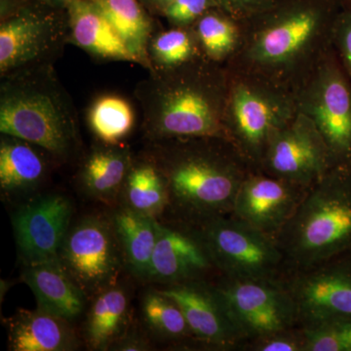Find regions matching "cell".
<instances>
[{
  "label": "cell",
  "instance_id": "obj_5",
  "mask_svg": "<svg viewBox=\"0 0 351 351\" xmlns=\"http://www.w3.org/2000/svg\"><path fill=\"white\" fill-rule=\"evenodd\" d=\"M276 241L290 270L351 251V168H332L311 186Z\"/></svg>",
  "mask_w": 351,
  "mask_h": 351
},
{
  "label": "cell",
  "instance_id": "obj_29",
  "mask_svg": "<svg viewBox=\"0 0 351 351\" xmlns=\"http://www.w3.org/2000/svg\"><path fill=\"white\" fill-rule=\"evenodd\" d=\"M201 56L191 27H158L147 44L151 71L177 68Z\"/></svg>",
  "mask_w": 351,
  "mask_h": 351
},
{
  "label": "cell",
  "instance_id": "obj_35",
  "mask_svg": "<svg viewBox=\"0 0 351 351\" xmlns=\"http://www.w3.org/2000/svg\"><path fill=\"white\" fill-rule=\"evenodd\" d=\"M218 8L234 19H248L274 4L276 0H214Z\"/></svg>",
  "mask_w": 351,
  "mask_h": 351
},
{
  "label": "cell",
  "instance_id": "obj_34",
  "mask_svg": "<svg viewBox=\"0 0 351 351\" xmlns=\"http://www.w3.org/2000/svg\"><path fill=\"white\" fill-rule=\"evenodd\" d=\"M332 46L351 80V11L339 9L332 29Z\"/></svg>",
  "mask_w": 351,
  "mask_h": 351
},
{
  "label": "cell",
  "instance_id": "obj_25",
  "mask_svg": "<svg viewBox=\"0 0 351 351\" xmlns=\"http://www.w3.org/2000/svg\"><path fill=\"white\" fill-rule=\"evenodd\" d=\"M129 207L156 218L168 208L167 186L160 170L149 154L133 159L124 182Z\"/></svg>",
  "mask_w": 351,
  "mask_h": 351
},
{
  "label": "cell",
  "instance_id": "obj_22",
  "mask_svg": "<svg viewBox=\"0 0 351 351\" xmlns=\"http://www.w3.org/2000/svg\"><path fill=\"white\" fill-rule=\"evenodd\" d=\"M100 8L127 47L135 55L138 64L151 71L147 44L158 29L154 16L140 0H91Z\"/></svg>",
  "mask_w": 351,
  "mask_h": 351
},
{
  "label": "cell",
  "instance_id": "obj_13",
  "mask_svg": "<svg viewBox=\"0 0 351 351\" xmlns=\"http://www.w3.org/2000/svg\"><path fill=\"white\" fill-rule=\"evenodd\" d=\"M119 240L108 221L83 219L64 239L59 260L84 294L100 292L113 283L120 269Z\"/></svg>",
  "mask_w": 351,
  "mask_h": 351
},
{
  "label": "cell",
  "instance_id": "obj_15",
  "mask_svg": "<svg viewBox=\"0 0 351 351\" xmlns=\"http://www.w3.org/2000/svg\"><path fill=\"white\" fill-rule=\"evenodd\" d=\"M149 277L175 285L191 281H216L221 277L197 228L158 223Z\"/></svg>",
  "mask_w": 351,
  "mask_h": 351
},
{
  "label": "cell",
  "instance_id": "obj_18",
  "mask_svg": "<svg viewBox=\"0 0 351 351\" xmlns=\"http://www.w3.org/2000/svg\"><path fill=\"white\" fill-rule=\"evenodd\" d=\"M69 43L98 62H128L138 64L114 27L91 0H69Z\"/></svg>",
  "mask_w": 351,
  "mask_h": 351
},
{
  "label": "cell",
  "instance_id": "obj_33",
  "mask_svg": "<svg viewBox=\"0 0 351 351\" xmlns=\"http://www.w3.org/2000/svg\"><path fill=\"white\" fill-rule=\"evenodd\" d=\"M218 7L214 0H176L164 11L170 27H191L207 11Z\"/></svg>",
  "mask_w": 351,
  "mask_h": 351
},
{
  "label": "cell",
  "instance_id": "obj_39",
  "mask_svg": "<svg viewBox=\"0 0 351 351\" xmlns=\"http://www.w3.org/2000/svg\"><path fill=\"white\" fill-rule=\"evenodd\" d=\"M338 2L341 8L351 11V0H338Z\"/></svg>",
  "mask_w": 351,
  "mask_h": 351
},
{
  "label": "cell",
  "instance_id": "obj_31",
  "mask_svg": "<svg viewBox=\"0 0 351 351\" xmlns=\"http://www.w3.org/2000/svg\"><path fill=\"white\" fill-rule=\"evenodd\" d=\"M301 328L304 351H351V317L328 318Z\"/></svg>",
  "mask_w": 351,
  "mask_h": 351
},
{
  "label": "cell",
  "instance_id": "obj_20",
  "mask_svg": "<svg viewBox=\"0 0 351 351\" xmlns=\"http://www.w3.org/2000/svg\"><path fill=\"white\" fill-rule=\"evenodd\" d=\"M66 321L43 309H20L8 321L9 346L14 351L73 350L75 335Z\"/></svg>",
  "mask_w": 351,
  "mask_h": 351
},
{
  "label": "cell",
  "instance_id": "obj_2",
  "mask_svg": "<svg viewBox=\"0 0 351 351\" xmlns=\"http://www.w3.org/2000/svg\"><path fill=\"white\" fill-rule=\"evenodd\" d=\"M151 143L147 154L167 186L175 223L193 228L232 214L246 178L257 172L225 137L170 138Z\"/></svg>",
  "mask_w": 351,
  "mask_h": 351
},
{
  "label": "cell",
  "instance_id": "obj_1",
  "mask_svg": "<svg viewBox=\"0 0 351 351\" xmlns=\"http://www.w3.org/2000/svg\"><path fill=\"white\" fill-rule=\"evenodd\" d=\"M338 0H276L240 21L239 47L228 71L294 91L332 48Z\"/></svg>",
  "mask_w": 351,
  "mask_h": 351
},
{
  "label": "cell",
  "instance_id": "obj_12",
  "mask_svg": "<svg viewBox=\"0 0 351 351\" xmlns=\"http://www.w3.org/2000/svg\"><path fill=\"white\" fill-rule=\"evenodd\" d=\"M281 281L294 300L300 327L351 317V251L313 267L289 270Z\"/></svg>",
  "mask_w": 351,
  "mask_h": 351
},
{
  "label": "cell",
  "instance_id": "obj_8",
  "mask_svg": "<svg viewBox=\"0 0 351 351\" xmlns=\"http://www.w3.org/2000/svg\"><path fill=\"white\" fill-rule=\"evenodd\" d=\"M293 96L324 138L334 168H351V80L332 46Z\"/></svg>",
  "mask_w": 351,
  "mask_h": 351
},
{
  "label": "cell",
  "instance_id": "obj_17",
  "mask_svg": "<svg viewBox=\"0 0 351 351\" xmlns=\"http://www.w3.org/2000/svg\"><path fill=\"white\" fill-rule=\"evenodd\" d=\"M71 211V202L64 196L50 195L29 201L16 212V240L27 265L59 258Z\"/></svg>",
  "mask_w": 351,
  "mask_h": 351
},
{
  "label": "cell",
  "instance_id": "obj_21",
  "mask_svg": "<svg viewBox=\"0 0 351 351\" xmlns=\"http://www.w3.org/2000/svg\"><path fill=\"white\" fill-rule=\"evenodd\" d=\"M38 145L1 134L0 138V186L5 193L36 188L45 178L47 163Z\"/></svg>",
  "mask_w": 351,
  "mask_h": 351
},
{
  "label": "cell",
  "instance_id": "obj_23",
  "mask_svg": "<svg viewBox=\"0 0 351 351\" xmlns=\"http://www.w3.org/2000/svg\"><path fill=\"white\" fill-rule=\"evenodd\" d=\"M133 159L130 151L121 145L94 147L78 175L82 188L96 197H112L123 188Z\"/></svg>",
  "mask_w": 351,
  "mask_h": 351
},
{
  "label": "cell",
  "instance_id": "obj_3",
  "mask_svg": "<svg viewBox=\"0 0 351 351\" xmlns=\"http://www.w3.org/2000/svg\"><path fill=\"white\" fill-rule=\"evenodd\" d=\"M149 73L134 91L149 142L226 138L230 73L226 64L201 56L177 68Z\"/></svg>",
  "mask_w": 351,
  "mask_h": 351
},
{
  "label": "cell",
  "instance_id": "obj_9",
  "mask_svg": "<svg viewBox=\"0 0 351 351\" xmlns=\"http://www.w3.org/2000/svg\"><path fill=\"white\" fill-rule=\"evenodd\" d=\"M196 228L221 276L282 280L290 270L276 240L232 215Z\"/></svg>",
  "mask_w": 351,
  "mask_h": 351
},
{
  "label": "cell",
  "instance_id": "obj_19",
  "mask_svg": "<svg viewBox=\"0 0 351 351\" xmlns=\"http://www.w3.org/2000/svg\"><path fill=\"white\" fill-rule=\"evenodd\" d=\"M23 278L36 295L39 309L66 320L75 319L82 313L85 294L59 258L27 265Z\"/></svg>",
  "mask_w": 351,
  "mask_h": 351
},
{
  "label": "cell",
  "instance_id": "obj_26",
  "mask_svg": "<svg viewBox=\"0 0 351 351\" xmlns=\"http://www.w3.org/2000/svg\"><path fill=\"white\" fill-rule=\"evenodd\" d=\"M128 304L123 289L108 287L101 291L88 315L86 338L91 348L106 350L119 338L126 325Z\"/></svg>",
  "mask_w": 351,
  "mask_h": 351
},
{
  "label": "cell",
  "instance_id": "obj_36",
  "mask_svg": "<svg viewBox=\"0 0 351 351\" xmlns=\"http://www.w3.org/2000/svg\"><path fill=\"white\" fill-rule=\"evenodd\" d=\"M176 0H140L141 3L154 17H162L164 11Z\"/></svg>",
  "mask_w": 351,
  "mask_h": 351
},
{
  "label": "cell",
  "instance_id": "obj_16",
  "mask_svg": "<svg viewBox=\"0 0 351 351\" xmlns=\"http://www.w3.org/2000/svg\"><path fill=\"white\" fill-rule=\"evenodd\" d=\"M309 188L251 173L240 186L232 216L276 240Z\"/></svg>",
  "mask_w": 351,
  "mask_h": 351
},
{
  "label": "cell",
  "instance_id": "obj_14",
  "mask_svg": "<svg viewBox=\"0 0 351 351\" xmlns=\"http://www.w3.org/2000/svg\"><path fill=\"white\" fill-rule=\"evenodd\" d=\"M158 291L180 306L196 343L213 350H242L244 336L214 281H191Z\"/></svg>",
  "mask_w": 351,
  "mask_h": 351
},
{
  "label": "cell",
  "instance_id": "obj_11",
  "mask_svg": "<svg viewBox=\"0 0 351 351\" xmlns=\"http://www.w3.org/2000/svg\"><path fill=\"white\" fill-rule=\"evenodd\" d=\"M332 168L331 154L320 132L297 110L270 138L258 172L311 188Z\"/></svg>",
  "mask_w": 351,
  "mask_h": 351
},
{
  "label": "cell",
  "instance_id": "obj_27",
  "mask_svg": "<svg viewBox=\"0 0 351 351\" xmlns=\"http://www.w3.org/2000/svg\"><path fill=\"white\" fill-rule=\"evenodd\" d=\"M203 56L226 64L239 47L240 21L215 7L191 25Z\"/></svg>",
  "mask_w": 351,
  "mask_h": 351
},
{
  "label": "cell",
  "instance_id": "obj_6",
  "mask_svg": "<svg viewBox=\"0 0 351 351\" xmlns=\"http://www.w3.org/2000/svg\"><path fill=\"white\" fill-rule=\"evenodd\" d=\"M228 73L226 136L258 172L270 138L297 112L294 96L255 76Z\"/></svg>",
  "mask_w": 351,
  "mask_h": 351
},
{
  "label": "cell",
  "instance_id": "obj_24",
  "mask_svg": "<svg viewBox=\"0 0 351 351\" xmlns=\"http://www.w3.org/2000/svg\"><path fill=\"white\" fill-rule=\"evenodd\" d=\"M158 221L131 209L115 215L114 228L124 258L137 276L149 277L152 255L156 248Z\"/></svg>",
  "mask_w": 351,
  "mask_h": 351
},
{
  "label": "cell",
  "instance_id": "obj_38",
  "mask_svg": "<svg viewBox=\"0 0 351 351\" xmlns=\"http://www.w3.org/2000/svg\"><path fill=\"white\" fill-rule=\"evenodd\" d=\"M48 5L57 7V8L66 9L69 0H39Z\"/></svg>",
  "mask_w": 351,
  "mask_h": 351
},
{
  "label": "cell",
  "instance_id": "obj_30",
  "mask_svg": "<svg viewBox=\"0 0 351 351\" xmlns=\"http://www.w3.org/2000/svg\"><path fill=\"white\" fill-rule=\"evenodd\" d=\"M145 322L159 336L171 341L195 343L180 306L158 290L145 295L143 302Z\"/></svg>",
  "mask_w": 351,
  "mask_h": 351
},
{
  "label": "cell",
  "instance_id": "obj_7",
  "mask_svg": "<svg viewBox=\"0 0 351 351\" xmlns=\"http://www.w3.org/2000/svg\"><path fill=\"white\" fill-rule=\"evenodd\" d=\"M69 38L66 9L39 0H0V77L54 66Z\"/></svg>",
  "mask_w": 351,
  "mask_h": 351
},
{
  "label": "cell",
  "instance_id": "obj_32",
  "mask_svg": "<svg viewBox=\"0 0 351 351\" xmlns=\"http://www.w3.org/2000/svg\"><path fill=\"white\" fill-rule=\"evenodd\" d=\"M304 332L295 327L247 341L242 351H304Z\"/></svg>",
  "mask_w": 351,
  "mask_h": 351
},
{
  "label": "cell",
  "instance_id": "obj_4",
  "mask_svg": "<svg viewBox=\"0 0 351 351\" xmlns=\"http://www.w3.org/2000/svg\"><path fill=\"white\" fill-rule=\"evenodd\" d=\"M0 133L38 145L59 162L77 154V110L53 64L0 77Z\"/></svg>",
  "mask_w": 351,
  "mask_h": 351
},
{
  "label": "cell",
  "instance_id": "obj_28",
  "mask_svg": "<svg viewBox=\"0 0 351 351\" xmlns=\"http://www.w3.org/2000/svg\"><path fill=\"white\" fill-rule=\"evenodd\" d=\"M135 120L130 101L119 95H101L87 110L88 126L100 144L121 145L133 130Z\"/></svg>",
  "mask_w": 351,
  "mask_h": 351
},
{
  "label": "cell",
  "instance_id": "obj_37",
  "mask_svg": "<svg viewBox=\"0 0 351 351\" xmlns=\"http://www.w3.org/2000/svg\"><path fill=\"white\" fill-rule=\"evenodd\" d=\"M147 346L140 339H126L123 345L120 346L121 350H144Z\"/></svg>",
  "mask_w": 351,
  "mask_h": 351
},
{
  "label": "cell",
  "instance_id": "obj_10",
  "mask_svg": "<svg viewBox=\"0 0 351 351\" xmlns=\"http://www.w3.org/2000/svg\"><path fill=\"white\" fill-rule=\"evenodd\" d=\"M214 284L245 343L300 327L297 306L282 281L221 276Z\"/></svg>",
  "mask_w": 351,
  "mask_h": 351
}]
</instances>
